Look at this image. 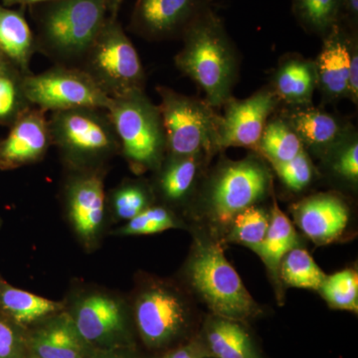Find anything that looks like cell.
<instances>
[{
	"mask_svg": "<svg viewBox=\"0 0 358 358\" xmlns=\"http://www.w3.org/2000/svg\"><path fill=\"white\" fill-rule=\"evenodd\" d=\"M268 185L267 169L257 160H242L224 167L212 187V215L219 224L228 225L237 214L262 199Z\"/></svg>",
	"mask_w": 358,
	"mask_h": 358,
	"instance_id": "9c48e42d",
	"label": "cell"
},
{
	"mask_svg": "<svg viewBox=\"0 0 358 358\" xmlns=\"http://www.w3.org/2000/svg\"><path fill=\"white\" fill-rule=\"evenodd\" d=\"M334 169L339 174L357 182L358 178V143L353 141L348 148L343 150L336 162Z\"/></svg>",
	"mask_w": 358,
	"mask_h": 358,
	"instance_id": "d590c367",
	"label": "cell"
},
{
	"mask_svg": "<svg viewBox=\"0 0 358 358\" xmlns=\"http://www.w3.org/2000/svg\"><path fill=\"white\" fill-rule=\"evenodd\" d=\"M52 145L46 112L30 108L0 140V169L13 171L43 159Z\"/></svg>",
	"mask_w": 358,
	"mask_h": 358,
	"instance_id": "4fadbf2b",
	"label": "cell"
},
{
	"mask_svg": "<svg viewBox=\"0 0 358 358\" xmlns=\"http://www.w3.org/2000/svg\"><path fill=\"white\" fill-rule=\"evenodd\" d=\"M61 308L60 303L15 288L0 277V313L15 324H30Z\"/></svg>",
	"mask_w": 358,
	"mask_h": 358,
	"instance_id": "ffe728a7",
	"label": "cell"
},
{
	"mask_svg": "<svg viewBox=\"0 0 358 358\" xmlns=\"http://www.w3.org/2000/svg\"><path fill=\"white\" fill-rule=\"evenodd\" d=\"M282 279L294 288L319 289L327 275L306 250L294 248L282 258Z\"/></svg>",
	"mask_w": 358,
	"mask_h": 358,
	"instance_id": "4316f807",
	"label": "cell"
},
{
	"mask_svg": "<svg viewBox=\"0 0 358 358\" xmlns=\"http://www.w3.org/2000/svg\"><path fill=\"white\" fill-rule=\"evenodd\" d=\"M7 63H9L8 61L6 60V57H4L3 55H2L1 52H0V68L3 67V66H6Z\"/></svg>",
	"mask_w": 358,
	"mask_h": 358,
	"instance_id": "b9f144b4",
	"label": "cell"
},
{
	"mask_svg": "<svg viewBox=\"0 0 358 358\" xmlns=\"http://www.w3.org/2000/svg\"><path fill=\"white\" fill-rule=\"evenodd\" d=\"M23 88L30 105L46 113L79 108L108 110L112 102L86 73L69 66L54 65L40 74L24 75Z\"/></svg>",
	"mask_w": 358,
	"mask_h": 358,
	"instance_id": "ba28073f",
	"label": "cell"
},
{
	"mask_svg": "<svg viewBox=\"0 0 358 358\" xmlns=\"http://www.w3.org/2000/svg\"><path fill=\"white\" fill-rule=\"evenodd\" d=\"M77 68L110 99L143 91L145 87L140 56L117 18L108 17Z\"/></svg>",
	"mask_w": 358,
	"mask_h": 358,
	"instance_id": "3957f363",
	"label": "cell"
},
{
	"mask_svg": "<svg viewBox=\"0 0 358 358\" xmlns=\"http://www.w3.org/2000/svg\"><path fill=\"white\" fill-rule=\"evenodd\" d=\"M36 7L37 52L78 67L109 17L108 0H54Z\"/></svg>",
	"mask_w": 358,
	"mask_h": 358,
	"instance_id": "6da1fadb",
	"label": "cell"
},
{
	"mask_svg": "<svg viewBox=\"0 0 358 358\" xmlns=\"http://www.w3.org/2000/svg\"><path fill=\"white\" fill-rule=\"evenodd\" d=\"M190 282L212 313L242 322L259 313L241 278L224 256L220 245L200 244L188 268Z\"/></svg>",
	"mask_w": 358,
	"mask_h": 358,
	"instance_id": "8992f818",
	"label": "cell"
},
{
	"mask_svg": "<svg viewBox=\"0 0 358 358\" xmlns=\"http://www.w3.org/2000/svg\"><path fill=\"white\" fill-rule=\"evenodd\" d=\"M150 197L147 189L138 183H124L114 190L110 204L115 215L124 220H131L147 209Z\"/></svg>",
	"mask_w": 358,
	"mask_h": 358,
	"instance_id": "1f68e13d",
	"label": "cell"
},
{
	"mask_svg": "<svg viewBox=\"0 0 358 358\" xmlns=\"http://www.w3.org/2000/svg\"><path fill=\"white\" fill-rule=\"evenodd\" d=\"M196 157H171L159 178L160 192L167 200L178 201L192 189L199 169Z\"/></svg>",
	"mask_w": 358,
	"mask_h": 358,
	"instance_id": "f1b7e54d",
	"label": "cell"
},
{
	"mask_svg": "<svg viewBox=\"0 0 358 358\" xmlns=\"http://www.w3.org/2000/svg\"><path fill=\"white\" fill-rule=\"evenodd\" d=\"M232 222L230 240L255 251L265 239L270 219L262 209L250 206L237 214Z\"/></svg>",
	"mask_w": 358,
	"mask_h": 358,
	"instance_id": "4dcf8cb0",
	"label": "cell"
},
{
	"mask_svg": "<svg viewBox=\"0 0 358 358\" xmlns=\"http://www.w3.org/2000/svg\"><path fill=\"white\" fill-rule=\"evenodd\" d=\"M319 291L331 308L357 313L358 275L355 270L327 275Z\"/></svg>",
	"mask_w": 358,
	"mask_h": 358,
	"instance_id": "f546056e",
	"label": "cell"
},
{
	"mask_svg": "<svg viewBox=\"0 0 358 358\" xmlns=\"http://www.w3.org/2000/svg\"><path fill=\"white\" fill-rule=\"evenodd\" d=\"M353 102L358 98V54L357 46L350 47V74H348V95Z\"/></svg>",
	"mask_w": 358,
	"mask_h": 358,
	"instance_id": "74e56055",
	"label": "cell"
},
{
	"mask_svg": "<svg viewBox=\"0 0 358 358\" xmlns=\"http://www.w3.org/2000/svg\"><path fill=\"white\" fill-rule=\"evenodd\" d=\"M317 77L315 66L293 59L280 68L275 77V95L289 103H308Z\"/></svg>",
	"mask_w": 358,
	"mask_h": 358,
	"instance_id": "603a6c76",
	"label": "cell"
},
{
	"mask_svg": "<svg viewBox=\"0 0 358 358\" xmlns=\"http://www.w3.org/2000/svg\"><path fill=\"white\" fill-rule=\"evenodd\" d=\"M259 148L272 162L282 164L294 159L303 150V143L291 127L284 122L274 121L266 124Z\"/></svg>",
	"mask_w": 358,
	"mask_h": 358,
	"instance_id": "83f0119b",
	"label": "cell"
},
{
	"mask_svg": "<svg viewBox=\"0 0 358 358\" xmlns=\"http://www.w3.org/2000/svg\"><path fill=\"white\" fill-rule=\"evenodd\" d=\"M136 319L141 336L152 346L169 343L185 327L186 308L173 292L154 287L136 301Z\"/></svg>",
	"mask_w": 358,
	"mask_h": 358,
	"instance_id": "7c38bea8",
	"label": "cell"
},
{
	"mask_svg": "<svg viewBox=\"0 0 358 358\" xmlns=\"http://www.w3.org/2000/svg\"><path fill=\"white\" fill-rule=\"evenodd\" d=\"M80 339L74 322L63 317L37 334L33 346L38 358H82Z\"/></svg>",
	"mask_w": 358,
	"mask_h": 358,
	"instance_id": "7402d4cb",
	"label": "cell"
},
{
	"mask_svg": "<svg viewBox=\"0 0 358 358\" xmlns=\"http://www.w3.org/2000/svg\"><path fill=\"white\" fill-rule=\"evenodd\" d=\"M294 214L301 231L319 245L338 239L350 218L343 200L331 194L308 197L294 206Z\"/></svg>",
	"mask_w": 358,
	"mask_h": 358,
	"instance_id": "9a60e30c",
	"label": "cell"
},
{
	"mask_svg": "<svg viewBox=\"0 0 358 358\" xmlns=\"http://www.w3.org/2000/svg\"><path fill=\"white\" fill-rule=\"evenodd\" d=\"M176 227L171 212L162 207H148L136 217L131 219L120 230L124 235H148Z\"/></svg>",
	"mask_w": 358,
	"mask_h": 358,
	"instance_id": "d6a6232c",
	"label": "cell"
},
{
	"mask_svg": "<svg viewBox=\"0 0 358 358\" xmlns=\"http://www.w3.org/2000/svg\"><path fill=\"white\" fill-rule=\"evenodd\" d=\"M0 52L22 74L32 73L30 62L37 52L35 34L24 16V8L0 3Z\"/></svg>",
	"mask_w": 358,
	"mask_h": 358,
	"instance_id": "ac0fdd59",
	"label": "cell"
},
{
	"mask_svg": "<svg viewBox=\"0 0 358 358\" xmlns=\"http://www.w3.org/2000/svg\"><path fill=\"white\" fill-rule=\"evenodd\" d=\"M35 358H38V357H35Z\"/></svg>",
	"mask_w": 358,
	"mask_h": 358,
	"instance_id": "7bdbcfd3",
	"label": "cell"
},
{
	"mask_svg": "<svg viewBox=\"0 0 358 358\" xmlns=\"http://www.w3.org/2000/svg\"><path fill=\"white\" fill-rule=\"evenodd\" d=\"M182 37L185 43L176 55V66L203 90L209 106L223 105L229 100L237 62L222 21L208 7Z\"/></svg>",
	"mask_w": 358,
	"mask_h": 358,
	"instance_id": "7a4b0ae2",
	"label": "cell"
},
{
	"mask_svg": "<svg viewBox=\"0 0 358 358\" xmlns=\"http://www.w3.org/2000/svg\"><path fill=\"white\" fill-rule=\"evenodd\" d=\"M71 220L84 239H91L100 229L105 214L103 173L96 169L78 171L66 187Z\"/></svg>",
	"mask_w": 358,
	"mask_h": 358,
	"instance_id": "5bb4252c",
	"label": "cell"
},
{
	"mask_svg": "<svg viewBox=\"0 0 358 358\" xmlns=\"http://www.w3.org/2000/svg\"><path fill=\"white\" fill-rule=\"evenodd\" d=\"M278 96L261 91L245 100H228L224 117L219 120L218 147L259 148L268 115L275 109Z\"/></svg>",
	"mask_w": 358,
	"mask_h": 358,
	"instance_id": "8fae6325",
	"label": "cell"
},
{
	"mask_svg": "<svg viewBox=\"0 0 358 358\" xmlns=\"http://www.w3.org/2000/svg\"><path fill=\"white\" fill-rule=\"evenodd\" d=\"M157 93V107L171 157H197L201 150L216 145L220 117L214 114L211 106L166 87H159Z\"/></svg>",
	"mask_w": 358,
	"mask_h": 358,
	"instance_id": "52a82bcc",
	"label": "cell"
},
{
	"mask_svg": "<svg viewBox=\"0 0 358 358\" xmlns=\"http://www.w3.org/2000/svg\"><path fill=\"white\" fill-rule=\"evenodd\" d=\"M298 245V236L293 224L280 210L277 202L274 201L267 234L260 246L255 250L256 253L262 258L266 266L277 275L282 258L291 250L296 248Z\"/></svg>",
	"mask_w": 358,
	"mask_h": 358,
	"instance_id": "44dd1931",
	"label": "cell"
},
{
	"mask_svg": "<svg viewBox=\"0 0 358 358\" xmlns=\"http://www.w3.org/2000/svg\"><path fill=\"white\" fill-rule=\"evenodd\" d=\"M80 338L100 341L122 331L124 315L121 306L105 294H92L79 303L73 320Z\"/></svg>",
	"mask_w": 358,
	"mask_h": 358,
	"instance_id": "e0dca14e",
	"label": "cell"
},
{
	"mask_svg": "<svg viewBox=\"0 0 358 358\" xmlns=\"http://www.w3.org/2000/svg\"><path fill=\"white\" fill-rule=\"evenodd\" d=\"M51 1L54 0H2V4L6 7L18 6L20 8H25Z\"/></svg>",
	"mask_w": 358,
	"mask_h": 358,
	"instance_id": "ab89813d",
	"label": "cell"
},
{
	"mask_svg": "<svg viewBox=\"0 0 358 358\" xmlns=\"http://www.w3.org/2000/svg\"><path fill=\"white\" fill-rule=\"evenodd\" d=\"M17 324L0 313V358H21L22 345Z\"/></svg>",
	"mask_w": 358,
	"mask_h": 358,
	"instance_id": "e575fe53",
	"label": "cell"
},
{
	"mask_svg": "<svg viewBox=\"0 0 358 358\" xmlns=\"http://www.w3.org/2000/svg\"><path fill=\"white\" fill-rule=\"evenodd\" d=\"M120 150L136 171L155 169L166 150L159 107L143 91L112 99L108 108Z\"/></svg>",
	"mask_w": 358,
	"mask_h": 358,
	"instance_id": "5b68a950",
	"label": "cell"
},
{
	"mask_svg": "<svg viewBox=\"0 0 358 358\" xmlns=\"http://www.w3.org/2000/svg\"><path fill=\"white\" fill-rule=\"evenodd\" d=\"M273 166L282 182L294 192H301L312 179V166L303 152L289 162L273 164Z\"/></svg>",
	"mask_w": 358,
	"mask_h": 358,
	"instance_id": "836d02e7",
	"label": "cell"
},
{
	"mask_svg": "<svg viewBox=\"0 0 358 358\" xmlns=\"http://www.w3.org/2000/svg\"><path fill=\"white\" fill-rule=\"evenodd\" d=\"M350 42L341 23L324 36V47L315 65V77L320 88L333 99L348 95Z\"/></svg>",
	"mask_w": 358,
	"mask_h": 358,
	"instance_id": "2e32d148",
	"label": "cell"
},
{
	"mask_svg": "<svg viewBox=\"0 0 358 358\" xmlns=\"http://www.w3.org/2000/svg\"><path fill=\"white\" fill-rule=\"evenodd\" d=\"M124 0H108L110 17L117 18Z\"/></svg>",
	"mask_w": 358,
	"mask_h": 358,
	"instance_id": "60d3db41",
	"label": "cell"
},
{
	"mask_svg": "<svg viewBox=\"0 0 358 358\" xmlns=\"http://www.w3.org/2000/svg\"><path fill=\"white\" fill-rule=\"evenodd\" d=\"M341 22H345L348 27L355 31L358 22V0H341Z\"/></svg>",
	"mask_w": 358,
	"mask_h": 358,
	"instance_id": "f35d334b",
	"label": "cell"
},
{
	"mask_svg": "<svg viewBox=\"0 0 358 358\" xmlns=\"http://www.w3.org/2000/svg\"><path fill=\"white\" fill-rule=\"evenodd\" d=\"M296 20L306 31L326 36L341 23V0H292Z\"/></svg>",
	"mask_w": 358,
	"mask_h": 358,
	"instance_id": "484cf974",
	"label": "cell"
},
{
	"mask_svg": "<svg viewBox=\"0 0 358 358\" xmlns=\"http://www.w3.org/2000/svg\"><path fill=\"white\" fill-rule=\"evenodd\" d=\"M52 145L78 171L96 169V164L120 150L108 110L79 108L51 113L48 117Z\"/></svg>",
	"mask_w": 358,
	"mask_h": 358,
	"instance_id": "277c9868",
	"label": "cell"
},
{
	"mask_svg": "<svg viewBox=\"0 0 358 358\" xmlns=\"http://www.w3.org/2000/svg\"><path fill=\"white\" fill-rule=\"evenodd\" d=\"M206 346L212 357L260 358L244 327L222 317H216L207 324Z\"/></svg>",
	"mask_w": 358,
	"mask_h": 358,
	"instance_id": "d6986e66",
	"label": "cell"
},
{
	"mask_svg": "<svg viewBox=\"0 0 358 358\" xmlns=\"http://www.w3.org/2000/svg\"><path fill=\"white\" fill-rule=\"evenodd\" d=\"M211 353L209 352L206 345L201 341H194L189 345L178 348L174 352L169 353L162 358H210Z\"/></svg>",
	"mask_w": 358,
	"mask_h": 358,
	"instance_id": "8d00e7d4",
	"label": "cell"
},
{
	"mask_svg": "<svg viewBox=\"0 0 358 358\" xmlns=\"http://www.w3.org/2000/svg\"><path fill=\"white\" fill-rule=\"evenodd\" d=\"M291 126L301 143L315 148L329 147L343 136V129L336 119L319 110L294 113Z\"/></svg>",
	"mask_w": 358,
	"mask_h": 358,
	"instance_id": "cb8c5ba5",
	"label": "cell"
},
{
	"mask_svg": "<svg viewBox=\"0 0 358 358\" xmlns=\"http://www.w3.org/2000/svg\"><path fill=\"white\" fill-rule=\"evenodd\" d=\"M210 0H136L131 30L148 40H166L185 34L193 21L208 8Z\"/></svg>",
	"mask_w": 358,
	"mask_h": 358,
	"instance_id": "30bf717a",
	"label": "cell"
},
{
	"mask_svg": "<svg viewBox=\"0 0 358 358\" xmlns=\"http://www.w3.org/2000/svg\"><path fill=\"white\" fill-rule=\"evenodd\" d=\"M24 74L10 63L0 68V126L9 127L32 106L23 88Z\"/></svg>",
	"mask_w": 358,
	"mask_h": 358,
	"instance_id": "d4e9b609",
	"label": "cell"
}]
</instances>
